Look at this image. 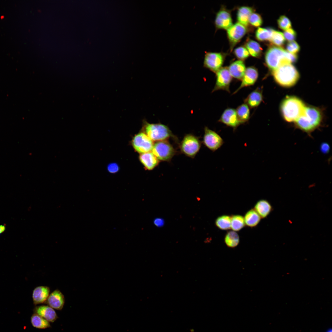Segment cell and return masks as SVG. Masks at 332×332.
I'll return each mask as SVG.
<instances>
[{
  "instance_id": "cell-1",
  "label": "cell",
  "mask_w": 332,
  "mask_h": 332,
  "mask_svg": "<svg viewBox=\"0 0 332 332\" xmlns=\"http://www.w3.org/2000/svg\"><path fill=\"white\" fill-rule=\"evenodd\" d=\"M322 113L319 109L312 106H306L303 114L295 122L297 128L310 134L321 125Z\"/></svg>"
},
{
  "instance_id": "cell-2",
  "label": "cell",
  "mask_w": 332,
  "mask_h": 332,
  "mask_svg": "<svg viewBox=\"0 0 332 332\" xmlns=\"http://www.w3.org/2000/svg\"><path fill=\"white\" fill-rule=\"evenodd\" d=\"M306 106L300 99L295 96H288L281 104V111L285 121L295 122L303 114Z\"/></svg>"
},
{
  "instance_id": "cell-3",
  "label": "cell",
  "mask_w": 332,
  "mask_h": 332,
  "mask_svg": "<svg viewBox=\"0 0 332 332\" xmlns=\"http://www.w3.org/2000/svg\"><path fill=\"white\" fill-rule=\"evenodd\" d=\"M274 79L280 85L290 87L295 84L299 78V74L291 63L282 65L272 71Z\"/></svg>"
},
{
  "instance_id": "cell-4",
  "label": "cell",
  "mask_w": 332,
  "mask_h": 332,
  "mask_svg": "<svg viewBox=\"0 0 332 332\" xmlns=\"http://www.w3.org/2000/svg\"><path fill=\"white\" fill-rule=\"evenodd\" d=\"M287 51L279 47L272 46L267 51L265 60L268 68L273 71L281 65L291 63L287 57Z\"/></svg>"
},
{
  "instance_id": "cell-5",
  "label": "cell",
  "mask_w": 332,
  "mask_h": 332,
  "mask_svg": "<svg viewBox=\"0 0 332 332\" xmlns=\"http://www.w3.org/2000/svg\"><path fill=\"white\" fill-rule=\"evenodd\" d=\"M144 128L146 134L152 141H158L166 140L170 137L175 138L169 128L160 123L146 122Z\"/></svg>"
},
{
  "instance_id": "cell-6",
  "label": "cell",
  "mask_w": 332,
  "mask_h": 332,
  "mask_svg": "<svg viewBox=\"0 0 332 332\" xmlns=\"http://www.w3.org/2000/svg\"><path fill=\"white\" fill-rule=\"evenodd\" d=\"M201 142L199 138L190 134H187L184 137L180 145L181 152L185 155L193 158L199 151Z\"/></svg>"
},
{
  "instance_id": "cell-7",
  "label": "cell",
  "mask_w": 332,
  "mask_h": 332,
  "mask_svg": "<svg viewBox=\"0 0 332 332\" xmlns=\"http://www.w3.org/2000/svg\"><path fill=\"white\" fill-rule=\"evenodd\" d=\"M152 151L159 160L163 161H169L176 153L174 148L166 140L156 141Z\"/></svg>"
},
{
  "instance_id": "cell-8",
  "label": "cell",
  "mask_w": 332,
  "mask_h": 332,
  "mask_svg": "<svg viewBox=\"0 0 332 332\" xmlns=\"http://www.w3.org/2000/svg\"><path fill=\"white\" fill-rule=\"evenodd\" d=\"M203 142L211 150L214 152L219 148L224 143L220 136L215 131L205 127Z\"/></svg>"
},
{
  "instance_id": "cell-9",
  "label": "cell",
  "mask_w": 332,
  "mask_h": 332,
  "mask_svg": "<svg viewBox=\"0 0 332 332\" xmlns=\"http://www.w3.org/2000/svg\"><path fill=\"white\" fill-rule=\"evenodd\" d=\"M216 81L212 90L214 92L223 90L229 92V86L232 79L228 68L221 67L216 73Z\"/></svg>"
},
{
  "instance_id": "cell-10",
  "label": "cell",
  "mask_w": 332,
  "mask_h": 332,
  "mask_svg": "<svg viewBox=\"0 0 332 332\" xmlns=\"http://www.w3.org/2000/svg\"><path fill=\"white\" fill-rule=\"evenodd\" d=\"M224 61V57L219 53L206 52L204 61V66L215 73L221 68Z\"/></svg>"
},
{
  "instance_id": "cell-11",
  "label": "cell",
  "mask_w": 332,
  "mask_h": 332,
  "mask_svg": "<svg viewBox=\"0 0 332 332\" xmlns=\"http://www.w3.org/2000/svg\"><path fill=\"white\" fill-rule=\"evenodd\" d=\"M133 146L138 152L143 153L152 150L154 143L146 134L140 133L136 135L132 141Z\"/></svg>"
},
{
  "instance_id": "cell-12",
  "label": "cell",
  "mask_w": 332,
  "mask_h": 332,
  "mask_svg": "<svg viewBox=\"0 0 332 332\" xmlns=\"http://www.w3.org/2000/svg\"><path fill=\"white\" fill-rule=\"evenodd\" d=\"M246 32V27L239 22L232 25L227 30L228 37L231 45L233 46L239 42Z\"/></svg>"
},
{
  "instance_id": "cell-13",
  "label": "cell",
  "mask_w": 332,
  "mask_h": 332,
  "mask_svg": "<svg viewBox=\"0 0 332 332\" xmlns=\"http://www.w3.org/2000/svg\"><path fill=\"white\" fill-rule=\"evenodd\" d=\"M219 121L234 129L241 124L238 119L236 110L231 108L224 111Z\"/></svg>"
},
{
  "instance_id": "cell-14",
  "label": "cell",
  "mask_w": 332,
  "mask_h": 332,
  "mask_svg": "<svg viewBox=\"0 0 332 332\" xmlns=\"http://www.w3.org/2000/svg\"><path fill=\"white\" fill-rule=\"evenodd\" d=\"M258 77V70L252 66L247 68L241 80L240 85L234 93H235L243 88L253 85L257 81Z\"/></svg>"
},
{
  "instance_id": "cell-15",
  "label": "cell",
  "mask_w": 332,
  "mask_h": 332,
  "mask_svg": "<svg viewBox=\"0 0 332 332\" xmlns=\"http://www.w3.org/2000/svg\"><path fill=\"white\" fill-rule=\"evenodd\" d=\"M65 302L64 296L62 293L57 289L49 294L45 303L53 309L61 310Z\"/></svg>"
},
{
  "instance_id": "cell-16",
  "label": "cell",
  "mask_w": 332,
  "mask_h": 332,
  "mask_svg": "<svg viewBox=\"0 0 332 332\" xmlns=\"http://www.w3.org/2000/svg\"><path fill=\"white\" fill-rule=\"evenodd\" d=\"M215 23L217 28L227 30L232 25L230 13L224 9L219 10L217 14Z\"/></svg>"
},
{
  "instance_id": "cell-17",
  "label": "cell",
  "mask_w": 332,
  "mask_h": 332,
  "mask_svg": "<svg viewBox=\"0 0 332 332\" xmlns=\"http://www.w3.org/2000/svg\"><path fill=\"white\" fill-rule=\"evenodd\" d=\"M34 311L49 322H53L58 317L55 310L47 305H41L35 307Z\"/></svg>"
},
{
  "instance_id": "cell-18",
  "label": "cell",
  "mask_w": 332,
  "mask_h": 332,
  "mask_svg": "<svg viewBox=\"0 0 332 332\" xmlns=\"http://www.w3.org/2000/svg\"><path fill=\"white\" fill-rule=\"evenodd\" d=\"M49 288L46 286H39L35 288L32 294V299L35 305L45 303L50 293Z\"/></svg>"
},
{
  "instance_id": "cell-19",
  "label": "cell",
  "mask_w": 332,
  "mask_h": 332,
  "mask_svg": "<svg viewBox=\"0 0 332 332\" xmlns=\"http://www.w3.org/2000/svg\"><path fill=\"white\" fill-rule=\"evenodd\" d=\"M228 69L232 77L239 80H242L246 69L244 63L241 60L232 62Z\"/></svg>"
},
{
  "instance_id": "cell-20",
  "label": "cell",
  "mask_w": 332,
  "mask_h": 332,
  "mask_svg": "<svg viewBox=\"0 0 332 332\" xmlns=\"http://www.w3.org/2000/svg\"><path fill=\"white\" fill-rule=\"evenodd\" d=\"M139 158L141 163L148 170L153 169L159 163V160L152 152L141 153Z\"/></svg>"
},
{
  "instance_id": "cell-21",
  "label": "cell",
  "mask_w": 332,
  "mask_h": 332,
  "mask_svg": "<svg viewBox=\"0 0 332 332\" xmlns=\"http://www.w3.org/2000/svg\"><path fill=\"white\" fill-rule=\"evenodd\" d=\"M263 95L261 89L257 88L251 92L245 100V102L251 108L258 106L263 100Z\"/></svg>"
},
{
  "instance_id": "cell-22",
  "label": "cell",
  "mask_w": 332,
  "mask_h": 332,
  "mask_svg": "<svg viewBox=\"0 0 332 332\" xmlns=\"http://www.w3.org/2000/svg\"><path fill=\"white\" fill-rule=\"evenodd\" d=\"M254 210L262 218L267 216L272 210V207L270 203L264 199L258 201L254 206Z\"/></svg>"
},
{
  "instance_id": "cell-23",
  "label": "cell",
  "mask_w": 332,
  "mask_h": 332,
  "mask_svg": "<svg viewBox=\"0 0 332 332\" xmlns=\"http://www.w3.org/2000/svg\"><path fill=\"white\" fill-rule=\"evenodd\" d=\"M253 12V9L246 6L240 7L237 14L238 22L246 27L248 25V20L250 15Z\"/></svg>"
},
{
  "instance_id": "cell-24",
  "label": "cell",
  "mask_w": 332,
  "mask_h": 332,
  "mask_svg": "<svg viewBox=\"0 0 332 332\" xmlns=\"http://www.w3.org/2000/svg\"><path fill=\"white\" fill-rule=\"evenodd\" d=\"M245 224L252 227L256 226L260 222L261 218L254 210L252 209L246 212L244 217Z\"/></svg>"
},
{
  "instance_id": "cell-25",
  "label": "cell",
  "mask_w": 332,
  "mask_h": 332,
  "mask_svg": "<svg viewBox=\"0 0 332 332\" xmlns=\"http://www.w3.org/2000/svg\"><path fill=\"white\" fill-rule=\"evenodd\" d=\"M30 321L33 326L37 328L44 329L51 327L49 322L35 313L31 317Z\"/></svg>"
},
{
  "instance_id": "cell-26",
  "label": "cell",
  "mask_w": 332,
  "mask_h": 332,
  "mask_svg": "<svg viewBox=\"0 0 332 332\" xmlns=\"http://www.w3.org/2000/svg\"><path fill=\"white\" fill-rule=\"evenodd\" d=\"M245 47L249 54L252 56L258 57L262 53V49L259 44L252 40H249L245 45Z\"/></svg>"
},
{
  "instance_id": "cell-27",
  "label": "cell",
  "mask_w": 332,
  "mask_h": 332,
  "mask_svg": "<svg viewBox=\"0 0 332 332\" xmlns=\"http://www.w3.org/2000/svg\"><path fill=\"white\" fill-rule=\"evenodd\" d=\"M238 119L241 124L247 121L250 118V109L246 104H243L239 106L236 110Z\"/></svg>"
},
{
  "instance_id": "cell-28",
  "label": "cell",
  "mask_w": 332,
  "mask_h": 332,
  "mask_svg": "<svg viewBox=\"0 0 332 332\" xmlns=\"http://www.w3.org/2000/svg\"><path fill=\"white\" fill-rule=\"evenodd\" d=\"M224 240L225 243L228 247L234 248L237 246L239 243V237L235 231H230L226 234Z\"/></svg>"
},
{
  "instance_id": "cell-29",
  "label": "cell",
  "mask_w": 332,
  "mask_h": 332,
  "mask_svg": "<svg viewBox=\"0 0 332 332\" xmlns=\"http://www.w3.org/2000/svg\"><path fill=\"white\" fill-rule=\"evenodd\" d=\"M274 30L271 28L258 27L256 31V38L261 41H269L271 38Z\"/></svg>"
},
{
  "instance_id": "cell-30",
  "label": "cell",
  "mask_w": 332,
  "mask_h": 332,
  "mask_svg": "<svg viewBox=\"0 0 332 332\" xmlns=\"http://www.w3.org/2000/svg\"><path fill=\"white\" fill-rule=\"evenodd\" d=\"M215 224L219 229L228 230L231 228V217L224 215L218 217L215 221Z\"/></svg>"
},
{
  "instance_id": "cell-31",
  "label": "cell",
  "mask_w": 332,
  "mask_h": 332,
  "mask_svg": "<svg viewBox=\"0 0 332 332\" xmlns=\"http://www.w3.org/2000/svg\"><path fill=\"white\" fill-rule=\"evenodd\" d=\"M244 217L240 215H233L231 217V228L234 231H239L245 225Z\"/></svg>"
},
{
  "instance_id": "cell-32",
  "label": "cell",
  "mask_w": 332,
  "mask_h": 332,
  "mask_svg": "<svg viewBox=\"0 0 332 332\" xmlns=\"http://www.w3.org/2000/svg\"><path fill=\"white\" fill-rule=\"evenodd\" d=\"M270 41L273 44L280 47L284 45L285 38L282 33L274 30Z\"/></svg>"
},
{
  "instance_id": "cell-33",
  "label": "cell",
  "mask_w": 332,
  "mask_h": 332,
  "mask_svg": "<svg viewBox=\"0 0 332 332\" xmlns=\"http://www.w3.org/2000/svg\"><path fill=\"white\" fill-rule=\"evenodd\" d=\"M277 22L279 27L282 30H286L291 27L290 21L285 16H281L278 20Z\"/></svg>"
},
{
  "instance_id": "cell-34",
  "label": "cell",
  "mask_w": 332,
  "mask_h": 332,
  "mask_svg": "<svg viewBox=\"0 0 332 332\" xmlns=\"http://www.w3.org/2000/svg\"><path fill=\"white\" fill-rule=\"evenodd\" d=\"M248 22L255 27H259L262 25L263 20L259 14L253 12L249 17Z\"/></svg>"
},
{
  "instance_id": "cell-35",
  "label": "cell",
  "mask_w": 332,
  "mask_h": 332,
  "mask_svg": "<svg viewBox=\"0 0 332 332\" xmlns=\"http://www.w3.org/2000/svg\"><path fill=\"white\" fill-rule=\"evenodd\" d=\"M234 53L238 58L241 60L246 59L249 55L247 49L243 46H240L235 49L234 50Z\"/></svg>"
},
{
  "instance_id": "cell-36",
  "label": "cell",
  "mask_w": 332,
  "mask_h": 332,
  "mask_svg": "<svg viewBox=\"0 0 332 332\" xmlns=\"http://www.w3.org/2000/svg\"><path fill=\"white\" fill-rule=\"evenodd\" d=\"M286 48L288 52L296 54L299 51L300 47L297 42L293 41L290 42L287 44Z\"/></svg>"
},
{
  "instance_id": "cell-37",
  "label": "cell",
  "mask_w": 332,
  "mask_h": 332,
  "mask_svg": "<svg viewBox=\"0 0 332 332\" xmlns=\"http://www.w3.org/2000/svg\"><path fill=\"white\" fill-rule=\"evenodd\" d=\"M283 34L285 38L290 42L296 39L297 36L296 32L292 28L285 30Z\"/></svg>"
},
{
  "instance_id": "cell-38",
  "label": "cell",
  "mask_w": 332,
  "mask_h": 332,
  "mask_svg": "<svg viewBox=\"0 0 332 332\" xmlns=\"http://www.w3.org/2000/svg\"><path fill=\"white\" fill-rule=\"evenodd\" d=\"M107 169L109 172L112 173H115L118 171L119 167L116 163H111L108 165Z\"/></svg>"
},
{
  "instance_id": "cell-39",
  "label": "cell",
  "mask_w": 332,
  "mask_h": 332,
  "mask_svg": "<svg viewBox=\"0 0 332 332\" xmlns=\"http://www.w3.org/2000/svg\"><path fill=\"white\" fill-rule=\"evenodd\" d=\"M287 56L288 59L291 63L295 62L297 61L298 59V56L296 54L290 53L287 51Z\"/></svg>"
},
{
  "instance_id": "cell-40",
  "label": "cell",
  "mask_w": 332,
  "mask_h": 332,
  "mask_svg": "<svg viewBox=\"0 0 332 332\" xmlns=\"http://www.w3.org/2000/svg\"><path fill=\"white\" fill-rule=\"evenodd\" d=\"M154 224L156 227H160L163 226L164 224V219L161 218H155L153 220Z\"/></svg>"
},
{
  "instance_id": "cell-41",
  "label": "cell",
  "mask_w": 332,
  "mask_h": 332,
  "mask_svg": "<svg viewBox=\"0 0 332 332\" xmlns=\"http://www.w3.org/2000/svg\"><path fill=\"white\" fill-rule=\"evenodd\" d=\"M329 146L327 144L323 143L321 145V150L322 152L327 153L329 151Z\"/></svg>"
},
{
  "instance_id": "cell-42",
  "label": "cell",
  "mask_w": 332,
  "mask_h": 332,
  "mask_svg": "<svg viewBox=\"0 0 332 332\" xmlns=\"http://www.w3.org/2000/svg\"><path fill=\"white\" fill-rule=\"evenodd\" d=\"M5 226H0V234L2 233L5 231Z\"/></svg>"
},
{
  "instance_id": "cell-43",
  "label": "cell",
  "mask_w": 332,
  "mask_h": 332,
  "mask_svg": "<svg viewBox=\"0 0 332 332\" xmlns=\"http://www.w3.org/2000/svg\"><path fill=\"white\" fill-rule=\"evenodd\" d=\"M326 332H332V330L331 329H329Z\"/></svg>"
}]
</instances>
